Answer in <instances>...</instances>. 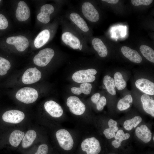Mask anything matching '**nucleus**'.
Segmentation results:
<instances>
[{
  "label": "nucleus",
  "mask_w": 154,
  "mask_h": 154,
  "mask_svg": "<svg viewBox=\"0 0 154 154\" xmlns=\"http://www.w3.org/2000/svg\"><path fill=\"white\" fill-rule=\"evenodd\" d=\"M54 10V7L51 5L47 4L42 6L40 12L37 16L38 20L41 23L47 24L50 20V16Z\"/></svg>",
  "instance_id": "nucleus-15"
},
{
  "label": "nucleus",
  "mask_w": 154,
  "mask_h": 154,
  "mask_svg": "<svg viewBox=\"0 0 154 154\" xmlns=\"http://www.w3.org/2000/svg\"><path fill=\"white\" fill-rule=\"evenodd\" d=\"M102 1L111 4H116L119 1L118 0H102Z\"/></svg>",
  "instance_id": "nucleus-39"
},
{
  "label": "nucleus",
  "mask_w": 154,
  "mask_h": 154,
  "mask_svg": "<svg viewBox=\"0 0 154 154\" xmlns=\"http://www.w3.org/2000/svg\"><path fill=\"white\" fill-rule=\"evenodd\" d=\"M144 110L152 117H154V100L148 95L144 94L141 98Z\"/></svg>",
  "instance_id": "nucleus-19"
},
{
  "label": "nucleus",
  "mask_w": 154,
  "mask_h": 154,
  "mask_svg": "<svg viewBox=\"0 0 154 154\" xmlns=\"http://www.w3.org/2000/svg\"><path fill=\"white\" fill-rule=\"evenodd\" d=\"M106 98L104 96H102L96 104L97 109L100 111H101L104 108V106L106 104Z\"/></svg>",
  "instance_id": "nucleus-34"
},
{
  "label": "nucleus",
  "mask_w": 154,
  "mask_h": 154,
  "mask_svg": "<svg viewBox=\"0 0 154 154\" xmlns=\"http://www.w3.org/2000/svg\"><path fill=\"white\" fill-rule=\"evenodd\" d=\"M141 117L139 116H136L131 119L125 121L123 123V127L125 130H131L133 127H136L141 121Z\"/></svg>",
  "instance_id": "nucleus-29"
},
{
  "label": "nucleus",
  "mask_w": 154,
  "mask_h": 154,
  "mask_svg": "<svg viewBox=\"0 0 154 154\" xmlns=\"http://www.w3.org/2000/svg\"><path fill=\"white\" fill-rule=\"evenodd\" d=\"M69 17L70 21L82 33H84L89 31L86 22L78 13L72 12L70 14Z\"/></svg>",
  "instance_id": "nucleus-12"
},
{
  "label": "nucleus",
  "mask_w": 154,
  "mask_h": 154,
  "mask_svg": "<svg viewBox=\"0 0 154 154\" xmlns=\"http://www.w3.org/2000/svg\"><path fill=\"white\" fill-rule=\"evenodd\" d=\"M130 136L129 133H127L125 134L123 130H118L114 137L115 139L112 142V144L115 148H118L121 145V142L128 139Z\"/></svg>",
  "instance_id": "nucleus-24"
},
{
  "label": "nucleus",
  "mask_w": 154,
  "mask_h": 154,
  "mask_svg": "<svg viewBox=\"0 0 154 154\" xmlns=\"http://www.w3.org/2000/svg\"><path fill=\"white\" fill-rule=\"evenodd\" d=\"M6 42L8 44L14 45L16 49L20 52L24 51L29 45L28 39L23 35L8 37L7 39Z\"/></svg>",
  "instance_id": "nucleus-10"
},
{
  "label": "nucleus",
  "mask_w": 154,
  "mask_h": 154,
  "mask_svg": "<svg viewBox=\"0 0 154 154\" xmlns=\"http://www.w3.org/2000/svg\"><path fill=\"white\" fill-rule=\"evenodd\" d=\"M136 136L145 143L149 142L152 137V133L150 130L145 125H141L137 127L135 130Z\"/></svg>",
  "instance_id": "nucleus-18"
},
{
  "label": "nucleus",
  "mask_w": 154,
  "mask_h": 154,
  "mask_svg": "<svg viewBox=\"0 0 154 154\" xmlns=\"http://www.w3.org/2000/svg\"><path fill=\"white\" fill-rule=\"evenodd\" d=\"M50 36V31L45 29L41 31L37 36L34 42L35 47L39 48L45 44L49 40Z\"/></svg>",
  "instance_id": "nucleus-20"
},
{
  "label": "nucleus",
  "mask_w": 154,
  "mask_h": 154,
  "mask_svg": "<svg viewBox=\"0 0 154 154\" xmlns=\"http://www.w3.org/2000/svg\"><path fill=\"white\" fill-rule=\"evenodd\" d=\"M48 152V147L46 144L40 145L37 151L34 154H47Z\"/></svg>",
  "instance_id": "nucleus-36"
},
{
  "label": "nucleus",
  "mask_w": 154,
  "mask_h": 154,
  "mask_svg": "<svg viewBox=\"0 0 154 154\" xmlns=\"http://www.w3.org/2000/svg\"><path fill=\"white\" fill-rule=\"evenodd\" d=\"M81 11L82 14L89 21L96 22L99 19V15L98 11L90 3L85 2L81 6Z\"/></svg>",
  "instance_id": "nucleus-8"
},
{
  "label": "nucleus",
  "mask_w": 154,
  "mask_h": 154,
  "mask_svg": "<svg viewBox=\"0 0 154 154\" xmlns=\"http://www.w3.org/2000/svg\"><path fill=\"white\" fill-rule=\"evenodd\" d=\"M114 129L109 127L105 129L103 133L107 139H111L114 137L116 135Z\"/></svg>",
  "instance_id": "nucleus-33"
},
{
  "label": "nucleus",
  "mask_w": 154,
  "mask_h": 154,
  "mask_svg": "<svg viewBox=\"0 0 154 154\" xmlns=\"http://www.w3.org/2000/svg\"><path fill=\"white\" fill-rule=\"evenodd\" d=\"M56 136L59 145L62 148L66 151L72 149L74 141L72 136L68 131L64 129H59L56 132Z\"/></svg>",
  "instance_id": "nucleus-4"
},
{
  "label": "nucleus",
  "mask_w": 154,
  "mask_h": 154,
  "mask_svg": "<svg viewBox=\"0 0 154 154\" xmlns=\"http://www.w3.org/2000/svg\"><path fill=\"white\" fill-rule=\"evenodd\" d=\"M133 102V99L131 95L128 94L118 101L117 107L120 111H123L128 109L130 107V104Z\"/></svg>",
  "instance_id": "nucleus-28"
},
{
  "label": "nucleus",
  "mask_w": 154,
  "mask_h": 154,
  "mask_svg": "<svg viewBox=\"0 0 154 154\" xmlns=\"http://www.w3.org/2000/svg\"><path fill=\"white\" fill-rule=\"evenodd\" d=\"M41 77L40 72L36 67L31 68L27 70L24 73L22 80L25 84H30L38 81Z\"/></svg>",
  "instance_id": "nucleus-9"
},
{
  "label": "nucleus",
  "mask_w": 154,
  "mask_h": 154,
  "mask_svg": "<svg viewBox=\"0 0 154 154\" xmlns=\"http://www.w3.org/2000/svg\"><path fill=\"white\" fill-rule=\"evenodd\" d=\"M25 135L24 133L19 130H16L13 131L10 134L9 142L13 146H18Z\"/></svg>",
  "instance_id": "nucleus-22"
},
{
  "label": "nucleus",
  "mask_w": 154,
  "mask_h": 154,
  "mask_svg": "<svg viewBox=\"0 0 154 154\" xmlns=\"http://www.w3.org/2000/svg\"><path fill=\"white\" fill-rule=\"evenodd\" d=\"M92 88V84L89 83H82L79 87H73L71 89L72 92L76 95H80L82 93L88 95L89 94Z\"/></svg>",
  "instance_id": "nucleus-25"
},
{
  "label": "nucleus",
  "mask_w": 154,
  "mask_h": 154,
  "mask_svg": "<svg viewBox=\"0 0 154 154\" xmlns=\"http://www.w3.org/2000/svg\"><path fill=\"white\" fill-rule=\"evenodd\" d=\"M153 140H154V137H153Z\"/></svg>",
  "instance_id": "nucleus-40"
},
{
  "label": "nucleus",
  "mask_w": 154,
  "mask_h": 154,
  "mask_svg": "<svg viewBox=\"0 0 154 154\" xmlns=\"http://www.w3.org/2000/svg\"><path fill=\"white\" fill-rule=\"evenodd\" d=\"M114 76L115 87L119 90L124 89L126 86L127 84L121 74L119 72H117L114 74Z\"/></svg>",
  "instance_id": "nucleus-30"
},
{
  "label": "nucleus",
  "mask_w": 154,
  "mask_h": 154,
  "mask_svg": "<svg viewBox=\"0 0 154 154\" xmlns=\"http://www.w3.org/2000/svg\"><path fill=\"white\" fill-rule=\"evenodd\" d=\"M81 147L87 154H98L101 150L99 141L94 137L84 139L81 144Z\"/></svg>",
  "instance_id": "nucleus-6"
},
{
  "label": "nucleus",
  "mask_w": 154,
  "mask_h": 154,
  "mask_svg": "<svg viewBox=\"0 0 154 154\" xmlns=\"http://www.w3.org/2000/svg\"><path fill=\"white\" fill-rule=\"evenodd\" d=\"M103 83L107 91L110 94L115 95L116 94L114 79L108 75H106L103 78Z\"/></svg>",
  "instance_id": "nucleus-26"
},
{
  "label": "nucleus",
  "mask_w": 154,
  "mask_h": 154,
  "mask_svg": "<svg viewBox=\"0 0 154 154\" xmlns=\"http://www.w3.org/2000/svg\"><path fill=\"white\" fill-rule=\"evenodd\" d=\"M117 122L113 119H110L108 122V125L109 127L114 129L116 132H117L118 130V128L117 126Z\"/></svg>",
  "instance_id": "nucleus-37"
},
{
  "label": "nucleus",
  "mask_w": 154,
  "mask_h": 154,
  "mask_svg": "<svg viewBox=\"0 0 154 154\" xmlns=\"http://www.w3.org/2000/svg\"><path fill=\"white\" fill-rule=\"evenodd\" d=\"M135 84L137 88L146 94L154 95L153 82L146 79L141 78L137 80Z\"/></svg>",
  "instance_id": "nucleus-14"
},
{
  "label": "nucleus",
  "mask_w": 154,
  "mask_h": 154,
  "mask_svg": "<svg viewBox=\"0 0 154 154\" xmlns=\"http://www.w3.org/2000/svg\"><path fill=\"white\" fill-rule=\"evenodd\" d=\"M100 97V94L99 93H97L92 96L91 100L93 103L96 104L99 101Z\"/></svg>",
  "instance_id": "nucleus-38"
},
{
  "label": "nucleus",
  "mask_w": 154,
  "mask_h": 154,
  "mask_svg": "<svg viewBox=\"0 0 154 154\" xmlns=\"http://www.w3.org/2000/svg\"><path fill=\"white\" fill-rule=\"evenodd\" d=\"M1 1V0H0V2Z\"/></svg>",
  "instance_id": "nucleus-41"
},
{
  "label": "nucleus",
  "mask_w": 154,
  "mask_h": 154,
  "mask_svg": "<svg viewBox=\"0 0 154 154\" xmlns=\"http://www.w3.org/2000/svg\"><path fill=\"white\" fill-rule=\"evenodd\" d=\"M24 113L17 110H11L5 112L3 115L2 119L6 122L17 123L21 122L24 118Z\"/></svg>",
  "instance_id": "nucleus-11"
},
{
  "label": "nucleus",
  "mask_w": 154,
  "mask_h": 154,
  "mask_svg": "<svg viewBox=\"0 0 154 154\" xmlns=\"http://www.w3.org/2000/svg\"><path fill=\"white\" fill-rule=\"evenodd\" d=\"M38 97L37 91L35 89L28 87L22 88L17 92L15 97L20 101L29 104L35 102Z\"/></svg>",
  "instance_id": "nucleus-2"
},
{
  "label": "nucleus",
  "mask_w": 154,
  "mask_h": 154,
  "mask_svg": "<svg viewBox=\"0 0 154 154\" xmlns=\"http://www.w3.org/2000/svg\"><path fill=\"white\" fill-rule=\"evenodd\" d=\"M30 11L26 3L24 1H19L16 10L15 16L20 21H26L30 17Z\"/></svg>",
  "instance_id": "nucleus-16"
},
{
  "label": "nucleus",
  "mask_w": 154,
  "mask_h": 154,
  "mask_svg": "<svg viewBox=\"0 0 154 154\" xmlns=\"http://www.w3.org/2000/svg\"><path fill=\"white\" fill-rule=\"evenodd\" d=\"M75 33L69 29L64 30L61 35V39L65 45L73 49L81 50L84 45L82 38Z\"/></svg>",
  "instance_id": "nucleus-1"
},
{
  "label": "nucleus",
  "mask_w": 154,
  "mask_h": 154,
  "mask_svg": "<svg viewBox=\"0 0 154 154\" xmlns=\"http://www.w3.org/2000/svg\"><path fill=\"white\" fill-rule=\"evenodd\" d=\"M153 0H131L132 4L135 6H138L141 5H148L153 2Z\"/></svg>",
  "instance_id": "nucleus-32"
},
{
  "label": "nucleus",
  "mask_w": 154,
  "mask_h": 154,
  "mask_svg": "<svg viewBox=\"0 0 154 154\" xmlns=\"http://www.w3.org/2000/svg\"><path fill=\"white\" fill-rule=\"evenodd\" d=\"M92 43L94 48L100 56L104 58L107 56L108 53L107 49L101 40L95 38L92 40Z\"/></svg>",
  "instance_id": "nucleus-21"
},
{
  "label": "nucleus",
  "mask_w": 154,
  "mask_h": 154,
  "mask_svg": "<svg viewBox=\"0 0 154 154\" xmlns=\"http://www.w3.org/2000/svg\"><path fill=\"white\" fill-rule=\"evenodd\" d=\"M121 51L125 56L133 62L139 63L142 60L141 56L137 51L128 47L122 46Z\"/></svg>",
  "instance_id": "nucleus-17"
},
{
  "label": "nucleus",
  "mask_w": 154,
  "mask_h": 154,
  "mask_svg": "<svg viewBox=\"0 0 154 154\" xmlns=\"http://www.w3.org/2000/svg\"><path fill=\"white\" fill-rule=\"evenodd\" d=\"M36 136L37 134L34 130H30L27 131L22 139V147L26 148L30 146L35 139Z\"/></svg>",
  "instance_id": "nucleus-23"
},
{
  "label": "nucleus",
  "mask_w": 154,
  "mask_h": 154,
  "mask_svg": "<svg viewBox=\"0 0 154 154\" xmlns=\"http://www.w3.org/2000/svg\"><path fill=\"white\" fill-rule=\"evenodd\" d=\"M52 48H46L39 51L33 58V62L36 65L40 67L46 66L51 61L54 55Z\"/></svg>",
  "instance_id": "nucleus-5"
},
{
  "label": "nucleus",
  "mask_w": 154,
  "mask_h": 154,
  "mask_svg": "<svg viewBox=\"0 0 154 154\" xmlns=\"http://www.w3.org/2000/svg\"><path fill=\"white\" fill-rule=\"evenodd\" d=\"M97 73L96 70L93 68L81 70L75 72L72 77L75 82L78 83H86L94 81L96 77L94 75Z\"/></svg>",
  "instance_id": "nucleus-3"
},
{
  "label": "nucleus",
  "mask_w": 154,
  "mask_h": 154,
  "mask_svg": "<svg viewBox=\"0 0 154 154\" xmlns=\"http://www.w3.org/2000/svg\"><path fill=\"white\" fill-rule=\"evenodd\" d=\"M8 25V21L6 17L0 13V29H5L7 27Z\"/></svg>",
  "instance_id": "nucleus-35"
},
{
  "label": "nucleus",
  "mask_w": 154,
  "mask_h": 154,
  "mask_svg": "<svg viewBox=\"0 0 154 154\" xmlns=\"http://www.w3.org/2000/svg\"><path fill=\"white\" fill-rule=\"evenodd\" d=\"M11 66L10 63L8 60L0 56V75L6 74Z\"/></svg>",
  "instance_id": "nucleus-31"
},
{
  "label": "nucleus",
  "mask_w": 154,
  "mask_h": 154,
  "mask_svg": "<svg viewBox=\"0 0 154 154\" xmlns=\"http://www.w3.org/2000/svg\"><path fill=\"white\" fill-rule=\"evenodd\" d=\"M66 104L69 107L70 112L75 115H81L86 110L85 104L76 96H71L68 97Z\"/></svg>",
  "instance_id": "nucleus-7"
},
{
  "label": "nucleus",
  "mask_w": 154,
  "mask_h": 154,
  "mask_svg": "<svg viewBox=\"0 0 154 154\" xmlns=\"http://www.w3.org/2000/svg\"><path fill=\"white\" fill-rule=\"evenodd\" d=\"M44 106L46 112L52 117H59L63 114V110L61 106L54 101H47L45 102Z\"/></svg>",
  "instance_id": "nucleus-13"
},
{
  "label": "nucleus",
  "mask_w": 154,
  "mask_h": 154,
  "mask_svg": "<svg viewBox=\"0 0 154 154\" xmlns=\"http://www.w3.org/2000/svg\"><path fill=\"white\" fill-rule=\"evenodd\" d=\"M139 50L143 55L148 60L154 62V50L150 47L145 45L140 46Z\"/></svg>",
  "instance_id": "nucleus-27"
}]
</instances>
